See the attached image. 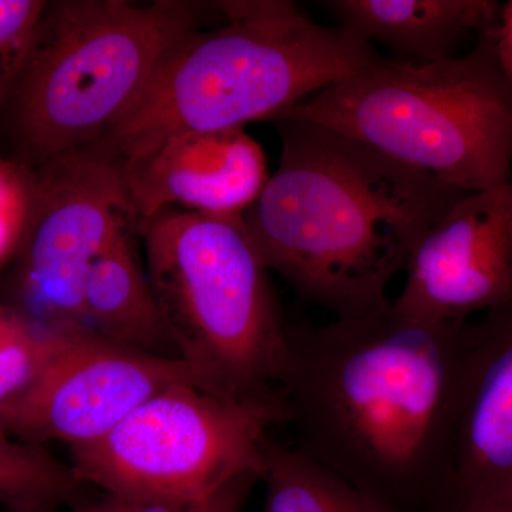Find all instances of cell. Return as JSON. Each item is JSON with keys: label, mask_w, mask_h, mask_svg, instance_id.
I'll use <instances>...</instances> for the list:
<instances>
[{"label": "cell", "mask_w": 512, "mask_h": 512, "mask_svg": "<svg viewBox=\"0 0 512 512\" xmlns=\"http://www.w3.org/2000/svg\"><path fill=\"white\" fill-rule=\"evenodd\" d=\"M473 320L423 322L393 302L289 326L279 389L295 446L386 512H448Z\"/></svg>", "instance_id": "1"}, {"label": "cell", "mask_w": 512, "mask_h": 512, "mask_svg": "<svg viewBox=\"0 0 512 512\" xmlns=\"http://www.w3.org/2000/svg\"><path fill=\"white\" fill-rule=\"evenodd\" d=\"M281 160L241 215L256 255L333 319L392 303L387 289L470 191L309 121H274Z\"/></svg>", "instance_id": "2"}, {"label": "cell", "mask_w": 512, "mask_h": 512, "mask_svg": "<svg viewBox=\"0 0 512 512\" xmlns=\"http://www.w3.org/2000/svg\"><path fill=\"white\" fill-rule=\"evenodd\" d=\"M217 28L191 29L100 143L130 164L170 137L275 119L379 59L348 30L320 25L289 0H222Z\"/></svg>", "instance_id": "3"}, {"label": "cell", "mask_w": 512, "mask_h": 512, "mask_svg": "<svg viewBox=\"0 0 512 512\" xmlns=\"http://www.w3.org/2000/svg\"><path fill=\"white\" fill-rule=\"evenodd\" d=\"M493 29L444 62L380 56L272 121L330 128L461 190L501 187L512 180V84Z\"/></svg>", "instance_id": "4"}, {"label": "cell", "mask_w": 512, "mask_h": 512, "mask_svg": "<svg viewBox=\"0 0 512 512\" xmlns=\"http://www.w3.org/2000/svg\"><path fill=\"white\" fill-rule=\"evenodd\" d=\"M207 3L47 2L2 119L25 167L100 143L161 60L211 12Z\"/></svg>", "instance_id": "5"}, {"label": "cell", "mask_w": 512, "mask_h": 512, "mask_svg": "<svg viewBox=\"0 0 512 512\" xmlns=\"http://www.w3.org/2000/svg\"><path fill=\"white\" fill-rule=\"evenodd\" d=\"M140 234L178 357L202 389L238 400L278 392L289 326L241 217L170 208Z\"/></svg>", "instance_id": "6"}, {"label": "cell", "mask_w": 512, "mask_h": 512, "mask_svg": "<svg viewBox=\"0 0 512 512\" xmlns=\"http://www.w3.org/2000/svg\"><path fill=\"white\" fill-rule=\"evenodd\" d=\"M288 421L282 390L228 399L194 383L154 394L101 439L70 447L74 476L104 494L198 500L261 481L269 431Z\"/></svg>", "instance_id": "7"}, {"label": "cell", "mask_w": 512, "mask_h": 512, "mask_svg": "<svg viewBox=\"0 0 512 512\" xmlns=\"http://www.w3.org/2000/svg\"><path fill=\"white\" fill-rule=\"evenodd\" d=\"M32 171L28 227L2 303L49 328H82L93 262L121 232L137 231L123 164L89 146Z\"/></svg>", "instance_id": "8"}, {"label": "cell", "mask_w": 512, "mask_h": 512, "mask_svg": "<svg viewBox=\"0 0 512 512\" xmlns=\"http://www.w3.org/2000/svg\"><path fill=\"white\" fill-rule=\"evenodd\" d=\"M181 383L200 386L183 360L124 348L82 326L70 330L36 383L0 413V427L29 443L82 446L106 436L154 394Z\"/></svg>", "instance_id": "9"}, {"label": "cell", "mask_w": 512, "mask_h": 512, "mask_svg": "<svg viewBox=\"0 0 512 512\" xmlns=\"http://www.w3.org/2000/svg\"><path fill=\"white\" fill-rule=\"evenodd\" d=\"M394 309L423 322L470 319L512 299V180L470 192L414 249Z\"/></svg>", "instance_id": "10"}, {"label": "cell", "mask_w": 512, "mask_h": 512, "mask_svg": "<svg viewBox=\"0 0 512 512\" xmlns=\"http://www.w3.org/2000/svg\"><path fill=\"white\" fill-rule=\"evenodd\" d=\"M123 171L137 232L170 208L241 217L269 180L264 150L244 128L178 134Z\"/></svg>", "instance_id": "11"}, {"label": "cell", "mask_w": 512, "mask_h": 512, "mask_svg": "<svg viewBox=\"0 0 512 512\" xmlns=\"http://www.w3.org/2000/svg\"><path fill=\"white\" fill-rule=\"evenodd\" d=\"M505 488H512V299L473 322L450 508Z\"/></svg>", "instance_id": "12"}, {"label": "cell", "mask_w": 512, "mask_h": 512, "mask_svg": "<svg viewBox=\"0 0 512 512\" xmlns=\"http://www.w3.org/2000/svg\"><path fill=\"white\" fill-rule=\"evenodd\" d=\"M338 28L372 45L389 47L410 62L454 59L470 39L497 25L494 0H330L323 3Z\"/></svg>", "instance_id": "13"}, {"label": "cell", "mask_w": 512, "mask_h": 512, "mask_svg": "<svg viewBox=\"0 0 512 512\" xmlns=\"http://www.w3.org/2000/svg\"><path fill=\"white\" fill-rule=\"evenodd\" d=\"M134 232H121L93 262L83 285L84 326L124 348L180 359L147 271L138 259Z\"/></svg>", "instance_id": "14"}, {"label": "cell", "mask_w": 512, "mask_h": 512, "mask_svg": "<svg viewBox=\"0 0 512 512\" xmlns=\"http://www.w3.org/2000/svg\"><path fill=\"white\" fill-rule=\"evenodd\" d=\"M265 512H386L296 446L264 444Z\"/></svg>", "instance_id": "15"}, {"label": "cell", "mask_w": 512, "mask_h": 512, "mask_svg": "<svg viewBox=\"0 0 512 512\" xmlns=\"http://www.w3.org/2000/svg\"><path fill=\"white\" fill-rule=\"evenodd\" d=\"M0 427V507L6 512H56L79 500L83 487L72 466L43 444L13 440Z\"/></svg>", "instance_id": "16"}, {"label": "cell", "mask_w": 512, "mask_h": 512, "mask_svg": "<svg viewBox=\"0 0 512 512\" xmlns=\"http://www.w3.org/2000/svg\"><path fill=\"white\" fill-rule=\"evenodd\" d=\"M73 329L40 325L0 302V413L36 383Z\"/></svg>", "instance_id": "17"}, {"label": "cell", "mask_w": 512, "mask_h": 512, "mask_svg": "<svg viewBox=\"0 0 512 512\" xmlns=\"http://www.w3.org/2000/svg\"><path fill=\"white\" fill-rule=\"evenodd\" d=\"M46 6L43 0H0V119Z\"/></svg>", "instance_id": "18"}, {"label": "cell", "mask_w": 512, "mask_h": 512, "mask_svg": "<svg viewBox=\"0 0 512 512\" xmlns=\"http://www.w3.org/2000/svg\"><path fill=\"white\" fill-rule=\"evenodd\" d=\"M33 198L32 168L0 157V274L18 254Z\"/></svg>", "instance_id": "19"}, {"label": "cell", "mask_w": 512, "mask_h": 512, "mask_svg": "<svg viewBox=\"0 0 512 512\" xmlns=\"http://www.w3.org/2000/svg\"><path fill=\"white\" fill-rule=\"evenodd\" d=\"M258 478H245L198 500H140L103 494L99 500L76 501L73 512H241Z\"/></svg>", "instance_id": "20"}, {"label": "cell", "mask_w": 512, "mask_h": 512, "mask_svg": "<svg viewBox=\"0 0 512 512\" xmlns=\"http://www.w3.org/2000/svg\"><path fill=\"white\" fill-rule=\"evenodd\" d=\"M498 63L512 84V0L501 5L500 18L493 29Z\"/></svg>", "instance_id": "21"}, {"label": "cell", "mask_w": 512, "mask_h": 512, "mask_svg": "<svg viewBox=\"0 0 512 512\" xmlns=\"http://www.w3.org/2000/svg\"><path fill=\"white\" fill-rule=\"evenodd\" d=\"M448 512H512V488L473 495L454 504Z\"/></svg>", "instance_id": "22"}]
</instances>
